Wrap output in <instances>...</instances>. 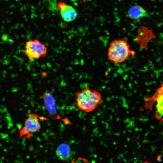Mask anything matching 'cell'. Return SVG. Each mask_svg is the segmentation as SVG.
Wrapping results in <instances>:
<instances>
[{
	"instance_id": "obj_1",
	"label": "cell",
	"mask_w": 163,
	"mask_h": 163,
	"mask_svg": "<svg viewBox=\"0 0 163 163\" xmlns=\"http://www.w3.org/2000/svg\"><path fill=\"white\" fill-rule=\"evenodd\" d=\"M75 96V104L80 110L87 113L94 110L100 104L102 99L99 92L89 88L78 91Z\"/></svg>"
},
{
	"instance_id": "obj_2",
	"label": "cell",
	"mask_w": 163,
	"mask_h": 163,
	"mask_svg": "<svg viewBox=\"0 0 163 163\" xmlns=\"http://www.w3.org/2000/svg\"><path fill=\"white\" fill-rule=\"evenodd\" d=\"M126 39L113 41L108 48L107 56L108 59L116 64L123 62L131 56H134L135 52L131 50Z\"/></svg>"
},
{
	"instance_id": "obj_3",
	"label": "cell",
	"mask_w": 163,
	"mask_h": 163,
	"mask_svg": "<svg viewBox=\"0 0 163 163\" xmlns=\"http://www.w3.org/2000/svg\"><path fill=\"white\" fill-rule=\"evenodd\" d=\"M47 53L45 45L37 39L30 40L25 43L24 55L30 60L37 59L45 56Z\"/></svg>"
},
{
	"instance_id": "obj_4",
	"label": "cell",
	"mask_w": 163,
	"mask_h": 163,
	"mask_svg": "<svg viewBox=\"0 0 163 163\" xmlns=\"http://www.w3.org/2000/svg\"><path fill=\"white\" fill-rule=\"evenodd\" d=\"M155 103L156 104L155 117L163 123V84L152 97L145 99V107L149 109Z\"/></svg>"
},
{
	"instance_id": "obj_5",
	"label": "cell",
	"mask_w": 163,
	"mask_h": 163,
	"mask_svg": "<svg viewBox=\"0 0 163 163\" xmlns=\"http://www.w3.org/2000/svg\"><path fill=\"white\" fill-rule=\"evenodd\" d=\"M40 128L37 117L35 115L30 114L25 122L24 126L21 132V136L29 135L36 132Z\"/></svg>"
},
{
	"instance_id": "obj_6",
	"label": "cell",
	"mask_w": 163,
	"mask_h": 163,
	"mask_svg": "<svg viewBox=\"0 0 163 163\" xmlns=\"http://www.w3.org/2000/svg\"><path fill=\"white\" fill-rule=\"evenodd\" d=\"M45 106L51 116L55 117L57 116L54 98L52 94L48 91L45 92L43 95Z\"/></svg>"
},
{
	"instance_id": "obj_7",
	"label": "cell",
	"mask_w": 163,
	"mask_h": 163,
	"mask_svg": "<svg viewBox=\"0 0 163 163\" xmlns=\"http://www.w3.org/2000/svg\"><path fill=\"white\" fill-rule=\"evenodd\" d=\"M128 15L129 18L133 20L140 19L147 16V11L142 6L134 5L131 6L128 10Z\"/></svg>"
},
{
	"instance_id": "obj_8",
	"label": "cell",
	"mask_w": 163,
	"mask_h": 163,
	"mask_svg": "<svg viewBox=\"0 0 163 163\" xmlns=\"http://www.w3.org/2000/svg\"><path fill=\"white\" fill-rule=\"evenodd\" d=\"M60 14L62 19L66 21L71 22L77 17V13L72 6L66 4L60 9Z\"/></svg>"
},
{
	"instance_id": "obj_9",
	"label": "cell",
	"mask_w": 163,
	"mask_h": 163,
	"mask_svg": "<svg viewBox=\"0 0 163 163\" xmlns=\"http://www.w3.org/2000/svg\"><path fill=\"white\" fill-rule=\"evenodd\" d=\"M56 154L58 158L61 160H68L70 158L71 154L69 145L65 143L60 144L56 149Z\"/></svg>"
},
{
	"instance_id": "obj_10",
	"label": "cell",
	"mask_w": 163,
	"mask_h": 163,
	"mask_svg": "<svg viewBox=\"0 0 163 163\" xmlns=\"http://www.w3.org/2000/svg\"><path fill=\"white\" fill-rule=\"evenodd\" d=\"M90 0H83L84 1V2H86V1H90Z\"/></svg>"
}]
</instances>
